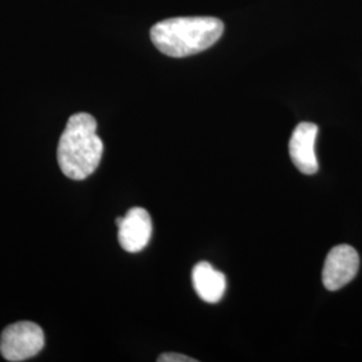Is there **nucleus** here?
<instances>
[{"instance_id": "nucleus-1", "label": "nucleus", "mask_w": 362, "mask_h": 362, "mask_svg": "<svg viewBox=\"0 0 362 362\" xmlns=\"http://www.w3.org/2000/svg\"><path fill=\"white\" fill-rule=\"evenodd\" d=\"M104 143L97 134V121L89 113H76L69 118L59 139L57 158L66 177L81 181L98 168Z\"/></svg>"}, {"instance_id": "nucleus-2", "label": "nucleus", "mask_w": 362, "mask_h": 362, "mask_svg": "<svg viewBox=\"0 0 362 362\" xmlns=\"http://www.w3.org/2000/svg\"><path fill=\"white\" fill-rule=\"evenodd\" d=\"M224 25L214 16H180L157 22L151 28V39L158 52L184 58L204 52L223 35Z\"/></svg>"}, {"instance_id": "nucleus-3", "label": "nucleus", "mask_w": 362, "mask_h": 362, "mask_svg": "<svg viewBox=\"0 0 362 362\" xmlns=\"http://www.w3.org/2000/svg\"><path fill=\"white\" fill-rule=\"evenodd\" d=\"M45 346V333L39 325L22 321L7 326L0 337V353L10 362L26 361Z\"/></svg>"}, {"instance_id": "nucleus-4", "label": "nucleus", "mask_w": 362, "mask_h": 362, "mask_svg": "<svg viewBox=\"0 0 362 362\" xmlns=\"http://www.w3.org/2000/svg\"><path fill=\"white\" fill-rule=\"evenodd\" d=\"M360 267L358 252L348 245L333 247L325 260L322 282L329 291H337L351 282Z\"/></svg>"}, {"instance_id": "nucleus-5", "label": "nucleus", "mask_w": 362, "mask_h": 362, "mask_svg": "<svg viewBox=\"0 0 362 362\" xmlns=\"http://www.w3.org/2000/svg\"><path fill=\"white\" fill-rule=\"evenodd\" d=\"M118 242L128 252H140L152 236V219L146 209L134 207L125 216L117 218Z\"/></svg>"}, {"instance_id": "nucleus-6", "label": "nucleus", "mask_w": 362, "mask_h": 362, "mask_svg": "<svg viewBox=\"0 0 362 362\" xmlns=\"http://www.w3.org/2000/svg\"><path fill=\"white\" fill-rule=\"evenodd\" d=\"M318 127L313 122H300L293 132L288 151L290 157L299 172L314 175L318 172V161L315 156V140Z\"/></svg>"}, {"instance_id": "nucleus-7", "label": "nucleus", "mask_w": 362, "mask_h": 362, "mask_svg": "<svg viewBox=\"0 0 362 362\" xmlns=\"http://www.w3.org/2000/svg\"><path fill=\"white\" fill-rule=\"evenodd\" d=\"M192 284L194 291L204 302L218 303L226 293L227 279L207 262H200L194 267Z\"/></svg>"}, {"instance_id": "nucleus-8", "label": "nucleus", "mask_w": 362, "mask_h": 362, "mask_svg": "<svg viewBox=\"0 0 362 362\" xmlns=\"http://www.w3.org/2000/svg\"><path fill=\"white\" fill-rule=\"evenodd\" d=\"M158 362H196L194 358H191L188 356H184V354H179V353H165V354H161L158 358Z\"/></svg>"}]
</instances>
